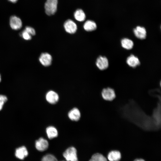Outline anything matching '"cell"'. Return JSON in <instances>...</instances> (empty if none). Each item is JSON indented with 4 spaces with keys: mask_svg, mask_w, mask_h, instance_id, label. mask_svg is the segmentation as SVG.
<instances>
[{
    "mask_svg": "<svg viewBox=\"0 0 161 161\" xmlns=\"http://www.w3.org/2000/svg\"><path fill=\"white\" fill-rule=\"evenodd\" d=\"M64 27L65 31L71 34L75 33L77 30L76 24L70 19L67 20L65 22Z\"/></svg>",
    "mask_w": 161,
    "mask_h": 161,
    "instance_id": "277c9868",
    "label": "cell"
},
{
    "mask_svg": "<svg viewBox=\"0 0 161 161\" xmlns=\"http://www.w3.org/2000/svg\"><path fill=\"white\" fill-rule=\"evenodd\" d=\"M107 158L109 161H119L121 158V154L118 151H112L108 153Z\"/></svg>",
    "mask_w": 161,
    "mask_h": 161,
    "instance_id": "5bb4252c",
    "label": "cell"
},
{
    "mask_svg": "<svg viewBox=\"0 0 161 161\" xmlns=\"http://www.w3.org/2000/svg\"><path fill=\"white\" fill-rule=\"evenodd\" d=\"M126 62L129 66L133 68L137 67L140 64V62L139 58L133 54L128 57Z\"/></svg>",
    "mask_w": 161,
    "mask_h": 161,
    "instance_id": "7c38bea8",
    "label": "cell"
},
{
    "mask_svg": "<svg viewBox=\"0 0 161 161\" xmlns=\"http://www.w3.org/2000/svg\"><path fill=\"white\" fill-rule=\"evenodd\" d=\"M63 156L67 161H78L77 150L74 147L68 148L63 153Z\"/></svg>",
    "mask_w": 161,
    "mask_h": 161,
    "instance_id": "7a4b0ae2",
    "label": "cell"
},
{
    "mask_svg": "<svg viewBox=\"0 0 161 161\" xmlns=\"http://www.w3.org/2000/svg\"><path fill=\"white\" fill-rule=\"evenodd\" d=\"M101 96L104 100L111 101L115 98L116 94L113 89L107 87L102 90L101 92Z\"/></svg>",
    "mask_w": 161,
    "mask_h": 161,
    "instance_id": "3957f363",
    "label": "cell"
},
{
    "mask_svg": "<svg viewBox=\"0 0 161 161\" xmlns=\"http://www.w3.org/2000/svg\"><path fill=\"white\" fill-rule=\"evenodd\" d=\"M41 161H58L56 158L51 154H47L42 158Z\"/></svg>",
    "mask_w": 161,
    "mask_h": 161,
    "instance_id": "ffe728a7",
    "label": "cell"
},
{
    "mask_svg": "<svg viewBox=\"0 0 161 161\" xmlns=\"http://www.w3.org/2000/svg\"><path fill=\"white\" fill-rule=\"evenodd\" d=\"M97 27L96 23L94 21L90 20L86 21L83 25L84 30L88 32L94 31L96 29Z\"/></svg>",
    "mask_w": 161,
    "mask_h": 161,
    "instance_id": "2e32d148",
    "label": "cell"
},
{
    "mask_svg": "<svg viewBox=\"0 0 161 161\" xmlns=\"http://www.w3.org/2000/svg\"><path fill=\"white\" fill-rule=\"evenodd\" d=\"M9 1L12 3H16L18 0H8Z\"/></svg>",
    "mask_w": 161,
    "mask_h": 161,
    "instance_id": "d4e9b609",
    "label": "cell"
},
{
    "mask_svg": "<svg viewBox=\"0 0 161 161\" xmlns=\"http://www.w3.org/2000/svg\"><path fill=\"white\" fill-rule=\"evenodd\" d=\"M68 115L69 119L71 120L77 121L80 119L81 114L78 109L74 108L69 112Z\"/></svg>",
    "mask_w": 161,
    "mask_h": 161,
    "instance_id": "8fae6325",
    "label": "cell"
},
{
    "mask_svg": "<svg viewBox=\"0 0 161 161\" xmlns=\"http://www.w3.org/2000/svg\"><path fill=\"white\" fill-rule=\"evenodd\" d=\"M7 100V98L6 96L0 95V110L2 109L4 103Z\"/></svg>",
    "mask_w": 161,
    "mask_h": 161,
    "instance_id": "7402d4cb",
    "label": "cell"
},
{
    "mask_svg": "<svg viewBox=\"0 0 161 161\" xmlns=\"http://www.w3.org/2000/svg\"><path fill=\"white\" fill-rule=\"evenodd\" d=\"M121 44L123 48L127 50L131 49L134 46L133 41L127 38H123L121 40Z\"/></svg>",
    "mask_w": 161,
    "mask_h": 161,
    "instance_id": "e0dca14e",
    "label": "cell"
},
{
    "mask_svg": "<svg viewBox=\"0 0 161 161\" xmlns=\"http://www.w3.org/2000/svg\"><path fill=\"white\" fill-rule=\"evenodd\" d=\"M15 155L17 158L23 160L28 155V152L25 147L22 146L16 149Z\"/></svg>",
    "mask_w": 161,
    "mask_h": 161,
    "instance_id": "4fadbf2b",
    "label": "cell"
},
{
    "mask_svg": "<svg viewBox=\"0 0 161 161\" xmlns=\"http://www.w3.org/2000/svg\"><path fill=\"white\" fill-rule=\"evenodd\" d=\"M20 35L24 39L27 40H30L32 38V36L25 30L21 32Z\"/></svg>",
    "mask_w": 161,
    "mask_h": 161,
    "instance_id": "44dd1931",
    "label": "cell"
},
{
    "mask_svg": "<svg viewBox=\"0 0 161 161\" xmlns=\"http://www.w3.org/2000/svg\"><path fill=\"white\" fill-rule=\"evenodd\" d=\"M46 131L48 137L50 139L57 137L58 135L57 129L53 126L48 127L46 129Z\"/></svg>",
    "mask_w": 161,
    "mask_h": 161,
    "instance_id": "9a60e30c",
    "label": "cell"
},
{
    "mask_svg": "<svg viewBox=\"0 0 161 161\" xmlns=\"http://www.w3.org/2000/svg\"><path fill=\"white\" fill-rule=\"evenodd\" d=\"M135 36L140 39H145L146 36V31L143 27L138 26L133 30Z\"/></svg>",
    "mask_w": 161,
    "mask_h": 161,
    "instance_id": "30bf717a",
    "label": "cell"
},
{
    "mask_svg": "<svg viewBox=\"0 0 161 161\" xmlns=\"http://www.w3.org/2000/svg\"><path fill=\"white\" fill-rule=\"evenodd\" d=\"M49 146L48 141L43 138L41 137L36 140L35 143V146L38 151H41L47 150Z\"/></svg>",
    "mask_w": 161,
    "mask_h": 161,
    "instance_id": "9c48e42d",
    "label": "cell"
},
{
    "mask_svg": "<svg viewBox=\"0 0 161 161\" xmlns=\"http://www.w3.org/2000/svg\"><path fill=\"white\" fill-rule=\"evenodd\" d=\"M92 158L96 161H107L106 158L101 154L97 153L94 154Z\"/></svg>",
    "mask_w": 161,
    "mask_h": 161,
    "instance_id": "d6986e66",
    "label": "cell"
},
{
    "mask_svg": "<svg viewBox=\"0 0 161 161\" xmlns=\"http://www.w3.org/2000/svg\"><path fill=\"white\" fill-rule=\"evenodd\" d=\"M134 161H145L144 160L142 159H135Z\"/></svg>",
    "mask_w": 161,
    "mask_h": 161,
    "instance_id": "cb8c5ba5",
    "label": "cell"
},
{
    "mask_svg": "<svg viewBox=\"0 0 161 161\" xmlns=\"http://www.w3.org/2000/svg\"><path fill=\"white\" fill-rule=\"evenodd\" d=\"M96 65L97 67L100 70L106 69L108 67L109 65L108 59L105 56H100L97 58Z\"/></svg>",
    "mask_w": 161,
    "mask_h": 161,
    "instance_id": "5b68a950",
    "label": "cell"
},
{
    "mask_svg": "<svg viewBox=\"0 0 161 161\" xmlns=\"http://www.w3.org/2000/svg\"><path fill=\"white\" fill-rule=\"evenodd\" d=\"M75 19L79 21H83L86 18L85 14L84 11L81 9H78L75 11L74 13Z\"/></svg>",
    "mask_w": 161,
    "mask_h": 161,
    "instance_id": "ac0fdd59",
    "label": "cell"
},
{
    "mask_svg": "<svg viewBox=\"0 0 161 161\" xmlns=\"http://www.w3.org/2000/svg\"><path fill=\"white\" fill-rule=\"evenodd\" d=\"M27 32L30 34L31 36L34 35L35 34V32L34 29L31 27L27 26L25 27L24 29Z\"/></svg>",
    "mask_w": 161,
    "mask_h": 161,
    "instance_id": "603a6c76",
    "label": "cell"
},
{
    "mask_svg": "<svg viewBox=\"0 0 161 161\" xmlns=\"http://www.w3.org/2000/svg\"><path fill=\"white\" fill-rule=\"evenodd\" d=\"M58 3V0H47L44 5L46 14L48 16L55 14L57 10Z\"/></svg>",
    "mask_w": 161,
    "mask_h": 161,
    "instance_id": "6da1fadb",
    "label": "cell"
},
{
    "mask_svg": "<svg viewBox=\"0 0 161 161\" xmlns=\"http://www.w3.org/2000/svg\"><path fill=\"white\" fill-rule=\"evenodd\" d=\"M39 60L43 66H48L52 64V57L50 54L47 52L43 53L40 55Z\"/></svg>",
    "mask_w": 161,
    "mask_h": 161,
    "instance_id": "8992f818",
    "label": "cell"
},
{
    "mask_svg": "<svg viewBox=\"0 0 161 161\" xmlns=\"http://www.w3.org/2000/svg\"><path fill=\"white\" fill-rule=\"evenodd\" d=\"M1 75H0V82L1 81Z\"/></svg>",
    "mask_w": 161,
    "mask_h": 161,
    "instance_id": "4316f807",
    "label": "cell"
},
{
    "mask_svg": "<svg viewBox=\"0 0 161 161\" xmlns=\"http://www.w3.org/2000/svg\"><path fill=\"white\" fill-rule=\"evenodd\" d=\"M47 101L49 103L55 104L58 101L59 97L58 94L55 91L50 90L48 92L46 95Z\"/></svg>",
    "mask_w": 161,
    "mask_h": 161,
    "instance_id": "52a82bcc",
    "label": "cell"
},
{
    "mask_svg": "<svg viewBox=\"0 0 161 161\" xmlns=\"http://www.w3.org/2000/svg\"><path fill=\"white\" fill-rule=\"evenodd\" d=\"M89 161H96L94 159H93L92 158H91V159L89 160Z\"/></svg>",
    "mask_w": 161,
    "mask_h": 161,
    "instance_id": "484cf974",
    "label": "cell"
},
{
    "mask_svg": "<svg viewBox=\"0 0 161 161\" xmlns=\"http://www.w3.org/2000/svg\"><path fill=\"white\" fill-rule=\"evenodd\" d=\"M10 24L11 27L13 29L16 30L20 29L22 26V22L21 19L15 16L10 17Z\"/></svg>",
    "mask_w": 161,
    "mask_h": 161,
    "instance_id": "ba28073f",
    "label": "cell"
}]
</instances>
